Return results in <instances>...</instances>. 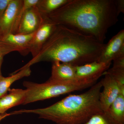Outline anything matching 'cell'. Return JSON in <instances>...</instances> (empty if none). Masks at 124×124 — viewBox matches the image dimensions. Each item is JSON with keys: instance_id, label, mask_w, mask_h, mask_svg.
Masks as SVG:
<instances>
[{"instance_id": "cell-7", "label": "cell", "mask_w": 124, "mask_h": 124, "mask_svg": "<svg viewBox=\"0 0 124 124\" xmlns=\"http://www.w3.org/2000/svg\"><path fill=\"white\" fill-rule=\"evenodd\" d=\"M43 17V22L38 30L36 31L31 41L30 52L32 55V58L35 57L39 53L57 27V24L50 19L48 16Z\"/></svg>"}, {"instance_id": "cell-22", "label": "cell", "mask_w": 124, "mask_h": 124, "mask_svg": "<svg viewBox=\"0 0 124 124\" xmlns=\"http://www.w3.org/2000/svg\"><path fill=\"white\" fill-rule=\"evenodd\" d=\"M10 115H11V113H3V114H0V121L1 120L3 119H4L5 117Z\"/></svg>"}, {"instance_id": "cell-14", "label": "cell", "mask_w": 124, "mask_h": 124, "mask_svg": "<svg viewBox=\"0 0 124 124\" xmlns=\"http://www.w3.org/2000/svg\"><path fill=\"white\" fill-rule=\"evenodd\" d=\"M31 67H22L16 70L11 76L5 77L0 74V98L7 94L11 85L18 80L31 75Z\"/></svg>"}, {"instance_id": "cell-21", "label": "cell", "mask_w": 124, "mask_h": 124, "mask_svg": "<svg viewBox=\"0 0 124 124\" xmlns=\"http://www.w3.org/2000/svg\"><path fill=\"white\" fill-rule=\"evenodd\" d=\"M4 56L5 55L4 52L2 50V48L0 45V74H1V67L2 62H3V58H4Z\"/></svg>"}, {"instance_id": "cell-20", "label": "cell", "mask_w": 124, "mask_h": 124, "mask_svg": "<svg viewBox=\"0 0 124 124\" xmlns=\"http://www.w3.org/2000/svg\"><path fill=\"white\" fill-rule=\"evenodd\" d=\"M116 10L118 15L121 13H124V0H115Z\"/></svg>"}, {"instance_id": "cell-3", "label": "cell", "mask_w": 124, "mask_h": 124, "mask_svg": "<svg viewBox=\"0 0 124 124\" xmlns=\"http://www.w3.org/2000/svg\"><path fill=\"white\" fill-rule=\"evenodd\" d=\"M102 88L100 81L84 93L70 94L49 106L22 109L11 113L13 115L36 114L39 118L51 121L57 124H83L94 115L103 111L99 102Z\"/></svg>"}, {"instance_id": "cell-16", "label": "cell", "mask_w": 124, "mask_h": 124, "mask_svg": "<svg viewBox=\"0 0 124 124\" xmlns=\"http://www.w3.org/2000/svg\"><path fill=\"white\" fill-rule=\"evenodd\" d=\"M70 0H39L36 6L43 16L52 13L66 4Z\"/></svg>"}, {"instance_id": "cell-9", "label": "cell", "mask_w": 124, "mask_h": 124, "mask_svg": "<svg viewBox=\"0 0 124 124\" xmlns=\"http://www.w3.org/2000/svg\"><path fill=\"white\" fill-rule=\"evenodd\" d=\"M23 3V0L10 1L4 13L0 18L1 38L9 33L15 34L16 22Z\"/></svg>"}, {"instance_id": "cell-10", "label": "cell", "mask_w": 124, "mask_h": 124, "mask_svg": "<svg viewBox=\"0 0 124 124\" xmlns=\"http://www.w3.org/2000/svg\"><path fill=\"white\" fill-rule=\"evenodd\" d=\"M124 55V30L122 29L105 44L97 62L111 63L118 57Z\"/></svg>"}, {"instance_id": "cell-6", "label": "cell", "mask_w": 124, "mask_h": 124, "mask_svg": "<svg viewBox=\"0 0 124 124\" xmlns=\"http://www.w3.org/2000/svg\"><path fill=\"white\" fill-rule=\"evenodd\" d=\"M101 81L102 88L99 95L100 107L103 111L108 110L112 103L121 93L119 85L116 80L106 71Z\"/></svg>"}, {"instance_id": "cell-13", "label": "cell", "mask_w": 124, "mask_h": 124, "mask_svg": "<svg viewBox=\"0 0 124 124\" xmlns=\"http://www.w3.org/2000/svg\"><path fill=\"white\" fill-rule=\"evenodd\" d=\"M9 93L0 98V114L6 113L9 108L23 104L26 98V89H10Z\"/></svg>"}, {"instance_id": "cell-4", "label": "cell", "mask_w": 124, "mask_h": 124, "mask_svg": "<svg viewBox=\"0 0 124 124\" xmlns=\"http://www.w3.org/2000/svg\"><path fill=\"white\" fill-rule=\"evenodd\" d=\"M93 81H77L74 82L62 83L50 82L38 84L24 81L26 87V98L23 105L37 101L55 97L75 91H80L91 87L96 84Z\"/></svg>"}, {"instance_id": "cell-11", "label": "cell", "mask_w": 124, "mask_h": 124, "mask_svg": "<svg viewBox=\"0 0 124 124\" xmlns=\"http://www.w3.org/2000/svg\"><path fill=\"white\" fill-rule=\"evenodd\" d=\"M43 19L36 5L27 9L21 18L16 34H29L35 32Z\"/></svg>"}, {"instance_id": "cell-5", "label": "cell", "mask_w": 124, "mask_h": 124, "mask_svg": "<svg viewBox=\"0 0 124 124\" xmlns=\"http://www.w3.org/2000/svg\"><path fill=\"white\" fill-rule=\"evenodd\" d=\"M35 32L29 34L9 33L4 36L0 39V45L5 55L13 51H17L23 56L30 53L31 41Z\"/></svg>"}, {"instance_id": "cell-23", "label": "cell", "mask_w": 124, "mask_h": 124, "mask_svg": "<svg viewBox=\"0 0 124 124\" xmlns=\"http://www.w3.org/2000/svg\"><path fill=\"white\" fill-rule=\"evenodd\" d=\"M2 37V36H1V32L0 28V39Z\"/></svg>"}, {"instance_id": "cell-19", "label": "cell", "mask_w": 124, "mask_h": 124, "mask_svg": "<svg viewBox=\"0 0 124 124\" xmlns=\"http://www.w3.org/2000/svg\"><path fill=\"white\" fill-rule=\"evenodd\" d=\"M11 0H0V18L6 10Z\"/></svg>"}, {"instance_id": "cell-18", "label": "cell", "mask_w": 124, "mask_h": 124, "mask_svg": "<svg viewBox=\"0 0 124 124\" xmlns=\"http://www.w3.org/2000/svg\"><path fill=\"white\" fill-rule=\"evenodd\" d=\"M108 70L106 72L117 81L119 86L121 93L124 94V68L112 67Z\"/></svg>"}, {"instance_id": "cell-12", "label": "cell", "mask_w": 124, "mask_h": 124, "mask_svg": "<svg viewBox=\"0 0 124 124\" xmlns=\"http://www.w3.org/2000/svg\"><path fill=\"white\" fill-rule=\"evenodd\" d=\"M48 81L62 83L79 81L76 76V66L66 63L52 62L51 75Z\"/></svg>"}, {"instance_id": "cell-2", "label": "cell", "mask_w": 124, "mask_h": 124, "mask_svg": "<svg viewBox=\"0 0 124 124\" xmlns=\"http://www.w3.org/2000/svg\"><path fill=\"white\" fill-rule=\"evenodd\" d=\"M105 45L90 36L57 25L38 54L23 67H31L41 62L81 66L98 61Z\"/></svg>"}, {"instance_id": "cell-17", "label": "cell", "mask_w": 124, "mask_h": 124, "mask_svg": "<svg viewBox=\"0 0 124 124\" xmlns=\"http://www.w3.org/2000/svg\"><path fill=\"white\" fill-rule=\"evenodd\" d=\"M83 124H120L111 117L107 111L97 113Z\"/></svg>"}, {"instance_id": "cell-15", "label": "cell", "mask_w": 124, "mask_h": 124, "mask_svg": "<svg viewBox=\"0 0 124 124\" xmlns=\"http://www.w3.org/2000/svg\"><path fill=\"white\" fill-rule=\"evenodd\" d=\"M107 111L116 122L120 124H124V94H119Z\"/></svg>"}, {"instance_id": "cell-8", "label": "cell", "mask_w": 124, "mask_h": 124, "mask_svg": "<svg viewBox=\"0 0 124 124\" xmlns=\"http://www.w3.org/2000/svg\"><path fill=\"white\" fill-rule=\"evenodd\" d=\"M111 63L95 61L76 67L77 80L97 82L98 80L109 69Z\"/></svg>"}, {"instance_id": "cell-1", "label": "cell", "mask_w": 124, "mask_h": 124, "mask_svg": "<svg viewBox=\"0 0 124 124\" xmlns=\"http://www.w3.org/2000/svg\"><path fill=\"white\" fill-rule=\"evenodd\" d=\"M115 0H70L46 16L62 25L103 43L108 29L118 21Z\"/></svg>"}]
</instances>
